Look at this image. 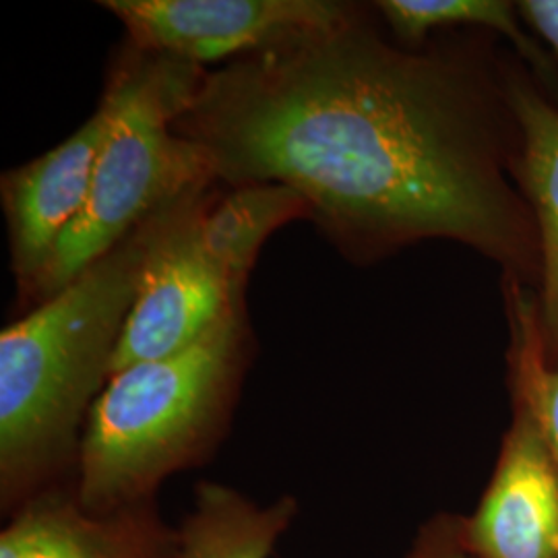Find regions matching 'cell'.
Wrapping results in <instances>:
<instances>
[{
	"instance_id": "5",
	"label": "cell",
	"mask_w": 558,
	"mask_h": 558,
	"mask_svg": "<svg viewBox=\"0 0 558 558\" xmlns=\"http://www.w3.org/2000/svg\"><path fill=\"white\" fill-rule=\"evenodd\" d=\"M211 191L191 193L174 205L145 265L110 377L141 362L177 356L223 317L246 308L203 240L201 216Z\"/></svg>"
},
{
	"instance_id": "14",
	"label": "cell",
	"mask_w": 558,
	"mask_h": 558,
	"mask_svg": "<svg viewBox=\"0 0 558 558\" xmlns=\"http://www.w3.org/2000/svg\"><path fill=\"white\" fill-rule=\"evenodd\" d=\"M515 391L527 399L558 470V366H550L539 333L536 290L518 279H502Z\"/></svg>"
},
{
	"instance_id": "15",
	"label": "cell",
	"mask_w": 558,
	"mask_h": 558,
	"mask_svg": "<svg viewBox=\"0 0 558 558\" xmlns=\"http://www.w3.org/2000/svg\"><path fill=\"white\" fill-rule=\"evenodd\" d=\"M518 9L523 23L558 59V0H523L518 2Z\"/></svg>"
},
{
	"instance_id": "7",
	"label": "cell",
	"mask_w": 558,
	"mask_h": 558,
	"mask_svg": "<svg viewBox=\"0 0 558 558\" xmlns=\"http://www.w3.org/2000/svg\"><path fill=\"white\" fill-rule=\"evenodd\" d=\"M108 124L110 106L101 98L98 110L69 140L2 174L0 199L20 300L29 294L60 236L89 199Z\"/></svg>"
},
{
	"instance_id": "8",
	"label": "cell",
	"mask_w": 558,
	"mask_h": 558,
	"mask_svg": "<svg viewBox=\"0 0 558 558\" xmlns=\"http://www.w3.org/2000/svg\"><path fill=\"white\" fill-rule=\"evenodd\" d=\"M472 544L484 558H558V470L519 393L497 474L472 521Z\"/></svg>"
},
{
	"instance_id": "3",
	"label": "cell",
	"mask_w": 558,
	"mask_h": 558,
	"mask_svg": "<svg viewBox=\"0 0 558 558\" xmlns=\"http://www.w3.org/2000/svg\"><path fill=\"white\" fill-rule=\"evenodd\" d=\"M205 73L195 64L143 52L131 41L122 44L101 96L110 106V124L89 199L21 304L34 308L54 296L141 221L172 201L214 186L207 154L174 131Z\"/></svg>"
},
{
	"instance_id": "13",
	"label": "cell",
	"mask_w": 558,
	"mask_h": 558,
	"mask_svg": "<svg viewBox=\"0 0 558 558\" xmlns=\"http://www.w3.org/2000/svg\"><path fill=\"white\" fill-rule=\"evenodd\" d=\"M0 558H135L106 525L60 502H38L0 536Z\"/></svg>"
},
{
	"instance_id": "9",
	"label": "cell",
	"mask_w": 558,
	"mask_h": 558,
	"mask_svg": "<svg viewBox=\"0 0 558 558\" xmlns=\"http://www.w3.org/2000/svg\"><path fill=\"white\" fill-rule=\"evenodd\" d=\"M511 100L518 119L513 180L536 221L539 278L536 288L544 354L558 366V104L515 60Z\"/></svg>"
},
{
	"instance_id": "11",
	"label": "cell",
	"mask_w": 558,
	"mask_h": 558,
	"mask_svg": "<svg viewBox=\"0 0 558 558\" xmlns=\"http://www.w3.org/2000/svg\"><path fill=\"white\" fill-rule=\"evenodd\" d=\"M294 511L288 497L260 507L230 488L203 484L180 534L177 558H269Z\"/></svg>"
},
{
	"instance_id": "12",
	"label": "cell",
	"mask_w": 558,
	"mask_h": 558,
	"mask_svg": "<svg viewBox=\"0 0 558 558\" xmlns=\"http://www.w3.org/2000/svg\"><path fill=\"white\" fill-rule=\"evenodd\" d=\"M379 20L391 36L410 48L422 46L437 32L484 29L513 46L519 59L534 71L548 73L553 62L525 32L518 4L505 0H380L375 2Z\"/></svg>"
},
{
	"instance_id": "6",
	"label": "cell",
	"mask_w": 558,
	"mask_h": 558,
	"mask_svg": "<svg viewBox=\"0 0 558 558\" xmlns=\"http://www.w3.org/2000/svg\"><path fill=\"white\" fill-rule=\"evenodd\" d=\"M135 48L205 69L329 29L354 15L338 0H106Z\"/></svg>"
},
{
	"instance_id": "10",
	"label": "cell",
	"mask_w": 558,
	"mask_h": 558,
	"mask_svg": "<svg viewBox=\"0 0 558 558\" xmlns=\"http://www.w3.org/2000/svg\"><path fill=\"white\" fill-rule=\"evenodd\" d=\"M228 189V193L211 191L201 216V232L230 288L244 299L246 281L265 240L283 223L311 220V209L296 191L281 184Z\"/></svg>"
},
{
	"instance_id": "2",
	"label": "cell",
	"mask_w": 558,
	"mask_h": 558,
	"mask_svg": "<svg viewBox=\"0 0 558 558\" xmlns=\"http://www.w3.org/2000/svg\"><path fill=\"white\" fill-rule=\"evenodd\" d=\"M179 201L141 221L69 286L2 329L4 488L38 476L73 449L83 420L110 379L145 265Z\"/></svg>"
},
{
	"instance_id": "1",
	"label": "cell",
	"mask_w": 558,
	"mask_h": 558,
	"mask_svg": "<svg viewBox=\"0 0 558 558\" xmlns=\"http://www.w3.org/2000/svg\"><path fill=\"white\" fill-rule=\"evenodd\" d=\"M377 11L207 71L174 131L226 186L281 184L339 253L366 265L453 240L538 288L539 242L513 180L509 60L484 29L410 48Z\"/></svg>"
},
{
	"instance_id": "16",
	"label": "cell",
	"mask_w": 558,
	"mask_h": 558,
	"mask_svg": "<svg viewBox=\"0 0 558 558\" xmlns=\"http://www.w3.org/2000/svg\"><path fill=\"white\" fill-rule=\"evenodd\" d=\"M449 558H463V557H449Z\"/></svg>"
},
{
	"instance_id": "4",
	"label": "cell",
	"mask_w": 558,
	"mask_h": 558,
	"mask_svg": "<svg viewBox=\"0 0 558 558\" xmlns=\"http://www.w3.org/2000/svg\"><path fill=\"white\" fill-rule=\"evenodd\" d=\"M251 350L246 308L195 345L112 375L81 439V502L110 509L149 495L216 439Z\"/></svg>"
}]
</instances>
